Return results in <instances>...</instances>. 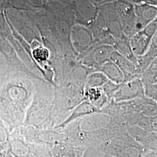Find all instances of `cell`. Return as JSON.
Returning <instances> with one entry per match:
<instances>
[{"mask_svg":"<svg viewBox=\"0 0 157 157\" xmlns=\"http://www.w3.org/2000/svg\"><path fill=\"white\" fill-rule=\"evenodd\" d=\"M107 147L112 157H142L147 151L129 134L113 139Z\"/></svg>","mask_w":157,"mask_h":157,"instance_id":"obj_1","label":"cell"},{"mask_svg":"<svg viewBox=\"0 0 157 157\" xmlns=\"http://www.w3.org/2000/svg\"><path fill=\"white\" fill-rule=\"evenodd\" d=\"M157 33V17L146 28L133 34L130 41V47L137 58L146 54Z\"/></svg>","mask_w":157,"mask_h":157,"instance_id":"obj_2","label":"cell"},{"mask_svg":"<svg viewBox=\"0 0 157 157\" xmlns=\"http://www.w3.org/2000/svg\"><path fill=\"white\" fill-rule=\"evenodd\" d=\"M146 95L145 87L141 78H134L128 82L119 89L115 94V99L117 101L133 100Z\"/></svg>","mask_w":157,"mask_h":157,"instance_id":"obj_3","label":"cell"},{"mask_svg":"<svg viewBox=\"0 0 157 157\" xmlns=\"http://www.w3.org/2000/svg\"><path fill=\"white\" fill-rule=\"evenodd\" d=\"M135 33L146 28L157 17V7L143 2L135 7Z\"/></svg>","mask_w":157,"mask_h":157,"instance_id":"obj_4","label":"cell"},{"mask_svg":"<svg viewBox=\"0 0 157 157\" xmlns=\"http://www.w3.org/2000/svg\"><path fill=\"white\" fill-rule=\"evenodd\" d=\"M135 111L147 120L157 121V102L146 95L129 101Z\"/></svg>","mask_w":157,"mask_h":157,"instance_id":"obj_5","label":"cell"},{"mask_svg":"<svg viewBox=\"0 0 157 157\" xmlns=\"http://www.w3.org/2000/svg\"><path fill=\"white\" fill-rule=\"evenodd\" d=\"M129 135L147 151H157V135L152 131L131 126Z\"/></svg>","mask_w":157,"mask_h":157,"instance_id":"obj_6","label":"cell"},{"mask_svg":"<svg viewBox=\"0 0 157 157\" xmlns=\"http://www.w3.org/2000/svg\"><path fill=\"white\" fill-rule=\"evenodd\" d=\"M141 78L144 85L157 83V57L142 74Z\"/></svg>","mask_w":157,"mask_h":157,"instance_id":"obj_7","label":"cell"},{"mask_svg":"<svg viewBox=\"0 0 157 157\" xmlns=\"http://www.w3.org/2000/svg\"><path fill=\"white\" fill-rule=\"evenodd\" d=\"M144 87L146 96L157 102V83L144 85Z\"/></svg>","mask_w":157,"mask_h":157,"instance_id":"obj_8","label":"cell"},{"mask_svg":"<svg viewBox=\"0 0 157 157\" xmlns=\"http://www.w3.org/2000/svg\"><path fill=\"white\" fill-rule=\"evenodd\" d=\"M34 55L37 59L40 61H45L48 56V51L45 48H39L34 51Z\"/></svg>","mask_w":157,"mask_h":157,"instance_id":"obj_9","label":"cell"},{"mask_svg":"<svg viewBox=\"0 0 157 157\" xmlns=\"http://www.w3.org/2000/svg\"><path fill=\"white\" fill-rule=\"evenodd\" d=\"M90 97L93 100H99L102 96V93L101 90L98 89H92L90 91Z\"/></svg>","mask_w":157,"mask_h":157,"instance_id":"obj_10","label":"cell"},{"mask_svg":"<svg viewBox=\"0 0 157 157\" xmlns=\"http://www.w3.org/2000/svg\"><path fill=\"white\" fill-rule=\"evenodd\" d=\"M142 157H157V151H147Z\"/></svg>","mask_w":157,"mask_h":157,"instance_id":"obj_11","label":"cell"},{"mask_svg":"<svg viewBox=\"0 0 157 157\" xmlns=\"http://www.w3.org/2000/svg\"><path fill=\"white\" fill-rule=\"evenodd\" d=\"M141 2L157 7V0H141Z\"/></svg>","mask_w":157,"mask_h":157,"instance_id":"obj_12","label":"cell"},{"mask_svg":"<svg viewBox=\"0 0 157 157\" xmlns=\"http://www.w3.org/2000/svg\"><path fill=\"white\" fill-rule=\"evenodd\" d=\"M152 131L157 135V121L154 122L152 124Z\"/></svg>","mask_w":157,"mask_h":157,"instance_id":"obj_13","label":"cell"},{"mask_svg":"<svg viewBox=\"0 0 157 157\" xmlns=\"http://www.w3.org/2000/svg\"><path fill=\"white\" fill-rule=\"evenodd\" d=\"M111 157V156H110V155H105V157Z\"/></svg>","mask_w":157,"mask_h":157,"instance_id":"obj_14","label":"cell"},{"mask_svg":"<svg viewBox=\"0 0 157 157\" xmlns=\"http://www.w3.org/2000/svg\"><path fill=\"white\" fill-rule=\"evenodd\" d=\"M8 157H13V156H12V155H9V156H8Z\"/></svg>","mask_w":157,"mask_h":157,"instance_id":"obj_15","label":"cell"}]
</instances>
